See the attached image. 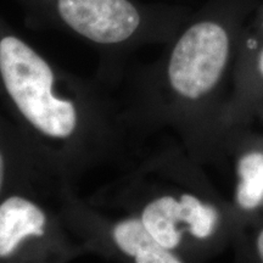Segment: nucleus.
<instances>
[{"instance_id": "nucleus-1", "label": "nucleus", "mask_w": 263, "mask_h": 263, "mask_svg": "<svg viewBox=\"0 0 263 263\" xmlns=\"http://www.w3.org/2000/svg\"><path fill=\"white\" fill-rule=\"evenodd\" d=\"M258 2L207 0L155 61L132 73L118 105L133 141L168 130L197 163L219 164L240 34Z\"/></svg>"}, {"instance_id": "nucleus-2", "label": "nucleus", "mask_w": 263, "mask_h": 263, "mask_svg": "<svg viewBox=\"0 0 263 263\" xmlns=\"http://www.w3.org/2000/svg\"><path fill=\"white\" fill-rule=\"evenodd\" d=\"M0 88L22 136L59 183L124 162L133 143L106 85L66 72L0 22Z\"/></svg>"}, {"instance_id": "nucleus-3", "label": "nucleus", "mask_w": 263, "mask_h": 263, "mask_svg": "<svg viewBox=\"0 0 263 263\" xmlns=\"http://www.w3.org/2000/svg\"><path fill=\"white\" fill-rule=\"evenodd\" d=\"M89 201L105 211L136 217L178 263L216 257L233 245L239 228L230 200L178 141L141 157Z\"/></svg>"}, {"instance_id": "nucleus-4", "label": "nucleus", "mask_w": 263, "mask_h": 263, "mask_svg": "<svg viewBox=\"0 0 263 263\" xmlns=\"http://www.w3.org/2000/svg\"><path fill=\"white\" fill-rule=\"evenodd\" d=\"M37 27L55 29L94 48L97 80L111 88L123 80L127 57L146 45L167 44L193 10L140 0H17Z\"/></svg>"}, {"instance_id": "nucleus-5", "label": "nucleus", "mask_w": 263, "mask_h": 263, "mask_svg": "<svg viewBox=\"0 0 263 263\" xmlns=\"http://www.w3.org/2000/svg\"><path fill=\"white\" fill-rule=\"evenodd\" d=\"M58 185L31 184L0 200V259L65 263L87 254L66 227L57 201Z\"/></svg>"}, {"instance_id": "nucleus-6", "label": "nucleus", "mask_w": 263, "mask_h": 263, "mask_svg": "<svg viewBox=\"0 0 263 263\" xmlns=\"http://www.w3.org/2000/svg\"><path fill=\"white\" fill-rule=\"evenodd\" d=\"M55 201L67 229L87 254L115 262L178 263L151 238L136 217L110 215L82 199L74 184H59Z\"/></svg>"}, {"instance_id": "nucleus-7", "label": "nucleus", "mask_w": 263, "mask_h": 263, "mask_svg": "<svg viewBox=\"0 0 263 263\" xmlns=\"http://www.w3.org/2000/svg\"><path fill=\"white\" fill-rule=\"evenodd\" d=\"M262 106L263 0H259L240 34L232 91L222 120V143L230 132L249 127Z\"/></svg>"}, {"instance_id": "nucleus-8", "label": "nucleus", "mask_w": 263, "mask_h": 263, "mask_svg": "<svg viewBox=\"0 0 263 263\" xmlns=\"http://www.w3.org/2000/svg\"><path fill=\"white\" fill-rule=\"evenodd\" d=\"M233 160L234 190L230 200L239 227L263 219V134L240 128L223 139L221 166ZM239 229V228H238Z\"/></svg>"}, {"instance_id": "nucleus-9", "label": "nucleus", "mask_w": 263, "mask_h": 263, "mask_svg": "<svg viewBox=\"0 0 263 263\" xmlns=\"http://www.w3.org/2000/svg\"><path fill=\"white\" fill-rule=\"evenodd\" d=\"M10 182L18 186L31 184L55 185L58 182L43 167L27 144L10 151L0 141V200L8 193Z\"/></svg>"}, {"instance_id": "nucleus-10", "label": "nucleus", "mask_w": 263, "mask_h": 263, "mask_svg": "<svg viewBox=\"0 0 263 263\" xmlns=\"http://www.w3.org/2000/svg\"><path fill=\"white\" fill-rule=\"evenodd\" d=\"M232 248L240 261L263 263V219L240 226Z\"/></svg>"}, {"instance_id": "nucleus-11", "label": "nucleus", "mask_w": 263, "mask_h": 263, "mask_svg": "<svg viewBox=\"0 0 263 263\" xmlns=\"http://www.w3.org/2000/svg\"><path fill=\"white\" fill-rule=\"evenodd\" d=\"M256 118H261V120H263V106L257 111V114H256L254 121L256 120ZM254 121H252V122H254ZM252 122H251V123H252Z\"/></svg>"}]
</instances>
